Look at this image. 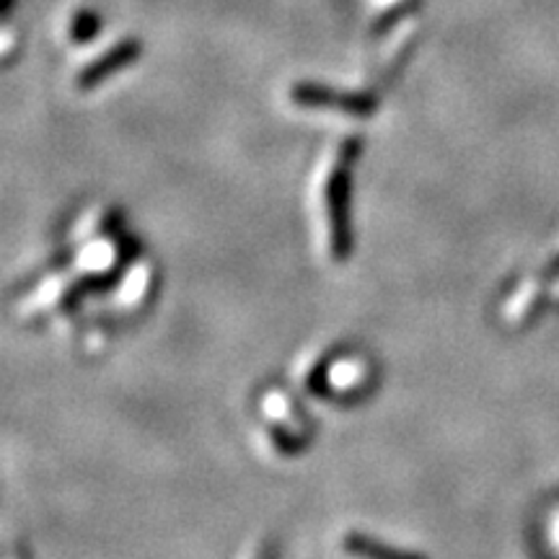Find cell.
<instances>
[{"label": "cell", "mask_w": 559, "mask_h": 559, "mask_svg": "<svg viewBox=\"0 0 559 559\" xmlns=\"http://www.w3.org/2000/svg\"><path fill=\"white\" fill-rule=\"evenodd\" d=\"M293 99L300 107H313V109H334L345 111V115L355 117H368L376 111V99L366 94H347V91H334L317 86V83H300L293 88Z\"/></svg>", "instance_id": "cell-2"}, {"label": "cell", "mask_w": 559, "mask_h": 559, "mask_svg": "<svg viewBox=\"0 0 559 559\" xmlns=\"http://www.w3.org/2000/svg\"><path fill=\"white\" fill-rule=\"evenodd\" d=\"M260 559H275V557H272V551H267V555H262Z\"/></svg>", "instance_id": "cell-5"}, {"label": "cell", "mask_w": 559, "mask_h": 559, "mask_svg": "<svg viewBox=\"0 0 559 559\" xmlns=\"http://www.w3.org/2000/svg\"><path fill=\"white\" fill-rule=\"evenodd\" d=\"M342 544H345V549L349 551V555H355L360 559H425L423 555H415V551L389 547V544L376 542V539H370V536H362V534H347Z\"/></svg>", "instance_id": "cell-4"}, {"label": "cell", "mask_w": 559, "mask_h": 559, "mask_svg": "<svg viewBox=\"0 0 559 559\" xmlns=\"http://www.w3.org/2000/svg\"><path fill=\"white\" fill-rule=\"evenodd\" d=\"M340 160L326 187V210H330V241L334 260H347L353 251V230H349V153L358 151V143Z\"/></svg>", "instance_id": "cell-1"}, {"label": "cell", "mask_w": 559, "mask_h": 559, "mask_svg": "<svg viewBox=\"0 0 559 559\" xmlns=\"http://www.w3.org/2000/svg\"><path fill=\"white\" fill-rule=\"evenodd\" d=\"M138 55H140V47L132 39L122 41V45H117V47H111L107 55H102L99 60H94L86 70H83V73L79 75V86L81 88L96 86V83L107 79V75L117 73V70H122L124 66H130V62L135 60Z\"/></svg>", "instance_id": "cell-3"}]
</instances>
